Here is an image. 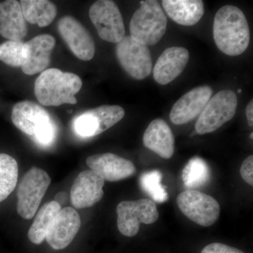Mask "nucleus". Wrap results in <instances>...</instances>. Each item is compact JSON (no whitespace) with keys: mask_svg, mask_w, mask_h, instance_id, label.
Returning a JSON list of instances; mask_svg holds the SVG:
<instances>
[{"mask_svg":"<svg viewBox=\"0 0 253 253\" xmlns=\"http://www.w3.org/2000/svg\"><path fill=\"white\" fill-rule=\"evenodd\" d=\"M167 23L158 1H141L140 7L133 14L129 23L130 37L144 45H154L166 34Z\"/></svg>","mask_w":253,"mask_h":253,"instance_id":"nucleus-3","label":"nucleus"},{"mask_svg":"<svg viewBox=\"0 0 253 253\" xmlns=\"http://www.w3.org/2000/svg\"><path fill=\"white\" fill-rule=\"evenodd\" d=\"M143 143L164 159H169L174 154V134L168 123L161 118L150 123L143 136Z\"/></svg>","mask_w":253,"mask_h":253,"instance_id":"nucleus-20","label":"nucleus"},{"mask_svg":"<svg viewBox=\"0 0 253 253\" xmlns=\"http://www.w3.org/2000/svg\"><path fill=\"white\" fill-rule=\"evenodd\" d=\"M253 133L252 132V133H251V136H250V137H251V139H253Z\"/></svg>","mask_w":253,"mask_h":253,"instance_id":"nucleus-33","label":"nucleus"},{"mask_svg":"<svg viewBox=\"0 0 253 253\" xmlns=\"http://www.w3.org/2000/svg\"><path fill=\"white\" fill-rule=\"evenodd\" d=\"M162 174L158 170H151L141 174L139 182L143 191L151 197L154 202L162 204L168 199V194L161 183Z\"/></svg>","mask_w":253,"mask_h":253,"instance_id":"nucleus-26","label":"nucleus"},{"mask_svg":"<svg viewBox=\"0 0 253 253\" xmlns=\"http://www.w3.org/2000/svg\"><path fill=\"white\" fill-rule=\"evenodd\" d=\"M104 179L97 173L87 169L75 179L71 191V201L76 209L90 208L104 196Z\"/></svg>","mask_w":253,"mask_h":253,"instance_id":"nucleus-13","label":"nucleus"},{"mask_svg":"<svg viewBox=\"0 0 253 253\" xmlns=\"http://www.w3.org/2000/svg\"><path fill=\"white\" fill-rule=\"evenodd\" d=\"M246 117L250 126H253V101L251 100L246 109Z\"/></svg>","mask_w":253,"mask_h":253,"instance_id":"nucleus-31","label":"nucleus"},{"mask_svg":"<svg viewBox=\"0 0 253 253\" xmlns=\"http://www.w3.org/2000/svg\"><path fill=\"white\" fill-rule=\"evenodd\" d=\"M0 61L12 67H21L24 62V43L7 41L0 44Z\"/></svg>","mask_w":253,"mask_h":253,"instance_id":"nucleus-27","label":"nucleus"},{"mask_svg":"<svg viewBox=\"0 0 253 253\" xmlns=\"http://www.w3.org/2000/svg\"><path fill=\"white\" fill-rule=\"evenodd\" d=\"M243 179L251 186L253 185V156H249L243 162L240 169Z\"/></svg>","mask_w":253,"mask_h":253,"instance_id":"nucleus-30","label":"nucleus"},{"mask_svg":"<svg viewBox=\"0 0 253 253\" xmlns=\"http://www.w3.org/2000/svg\"><path fill=\"white\" fill-rule=\"evenodd\" d=\"M11 121L19 130L34 137L52 120L49 113L39 104L31 101H23L13 107Z\"/></svg>","mask_w":253,"mask_h":253,"instance_id":"nucleus-17","label":"nucleus"},{"mask_svg":"<svg viewBox=\"0 0 253 253\" xmlns=\"http://www.w3.org/2000/svg\"><path fill=\"white\" fill-rule=\"evenodd\" d=\"M18 163L9 155L0 154V202L7 199L17 184Z\"/></svg>","mask_w":253,"mask_h":253,"instance_id":"nucleus-25","label":"nucleus"},{"mask_svg":"<svg viewBox=\"0 0 253 253\" xmlns=\"http://www.w3.org/2000/svg\"><path fill=\"white\" fill-rule=\"evenodd\" d=\"M213 37L216 46L224 54L231 56L243 54L251 39L244 13L232 5L220 8L214 16Z\"/></svg>","mask_w":253,"mask_h":253,"instance_id":"nucleus-1","label":"nucleus"},{"mask_svg":"<svg viewBox=\"0 0 253 253\" xmlns=\"http://www.w3.org/2000/svg\"><path fill=\"white\" fill-rule=\"evenodd\" d=\"M211 176V169L201 158H191L183 169V182L188 189H196L206 185Z\"/></svg>","mask_w":253,"mask_h":253,"instance_id":"nucleus-24","label":"nucleus"},{"mask_svg":"<svg viewBox=\"0 0 253 253\" xmlns=\"http://www.w3.org/2000/svg\"><path fill=\"white\" fill-rule=\"evenodd\" d=\"M19 2L25 20L39 27L49 26L57 14L56 5L48 0H21Z\"/></svg>","mask_w":253,"mask_h":253,"instance_id":"nucleus-22","label":"nucleus"},{"mask_svg":"<svg viewBox=\"0 0 253 253\" xmlns=\"http://www.w3.org/2000/svg\"><path fill=\"white\" fill-rule=\"evenodd\" d=\"M56 134V126L54 123L51 121L33 138L38 144L42 146H49L54 141Z\"/></svg>","mask_w":253,"mask_h":253,"instance_id":"nucleus-28","label":"nucleus"},{"mask_svg":"<svg viewBox=\"0 0 253 253\" xmlns=\"http://www.w3.org/2000/svg\"><path fill=\"white\" fill-rule=\"evenodd\" d=\"M125 115L121 106L103 105L78 116L74 121V129L82 137H94L117 124Z\"/></svg>","mask_w":253,"mask_h":253,"instance_id":"nucleus-10","label":"nucleus"},{"mask_svg":"<svg viewBox=\"0 0 253 253\" xmlns=\"http://www.w3.org/2000/svg\"><path fill=\"white\" fill-rule=\"evenodd\" d=\"M81 219L74 208L66 207L61 209L50 226L45 240L54 250L68 247L81 229Z\"/></svg>","mask_w":253,"mask_h":253,"instance_id":"nucleus-12","label":"nucleus"},{"mask_svg":"<svg viewBox=\"0 0 253 253\" xmlns=\"http://www.w3.org/2000/svg\"><path fill=\"white\" fill-rule=\"evenodd\" d=\"M181 212L199 225L211 226L219 219L220 206L217 200L201 191L188 189L176 199Z\"/></svg>","mask_w":253,"mask_h":253,"instance_id":"nucleus-7","label":"nucleus"},{"mask_svg":"<svg viewBox=\"0 0 253 253\" xmlns=\"http://www.w3.org/2000/svg\"><path fill=\"white\" fill-rule=\"evenodd\" d=\"M116 212L118 230L126 237L136 236L141 223L154 224L159 217L156 204L149 199L122 201L118 205Z\"/></svg>","mask_w":253,"mask_h":253,"instance_id":"nucleus-6","label":"nucleus"},{"mask_svg":"<svg viewBox=\"0 0 253 253\" xmlns=\"http://www.w3.org/2000/svg\"><path fill=\"white\" fill-rule=\"evenodd\" d=\"M238 91H239V92L241 93V89H239V90H238Z\"/></svg>","mask_w":253,"mask_h":253,"instance_id":"nucleus-34","label":"nucleus"},{"mask_svg":"<svg viewBox=\"0 0 253 253\" xmlns=\"http://www.w3.org/2000/svg\"><path fill=\"white\" fill-rule=\"evenodd\" d=\"M162 5L168 16L181 26H194L205 12L201 0H163Z\"/></svg>","mask_w":253,"mask_h":253,"instance_id":"nucleus-21","label":"nucleus"},{"mask_svg":"<svg viewBox=\"0 0 253 253\" xmlns=\"http://www.w3.org/2000/svg\"><path fill=\"white\" fill-rule=\"evenodd\" d=\"M201 253H245L241 250L231 247L220 243H213L208 245L201 251Z\"/></svg>","mask_w":253,"mask_h":253,"instance_id":"nucleus-29","label":"nucleus"},{"mask_svg":"<svg viewBox=\"0 0 253 253\" xmlns=\"http://www.w3.org/2000/svg\"><path fill=\"white\" fill-rule=\"evenodd\" d=\"M63 41L78 59L90 61L95 54V43L89 32L73 16H66L58 23Z\"/></svg>","mask_w":253,"mask_h":253,"instance_id":"nucleus-11","label":"nucleus"},{"mask_svg":"<svg viewBox=\"0 0 253 253\" xmlns=\"http://www.w3.org/2000/svg\"><path fill=\"white\" fill-rule=\"evenodd\" d=\"M189 61L188 50L173 46L165 50L154 68V78L158 84L166 85L180 76Z\"/></svg>","mask_w":253,"mask_h":253,"instance_id":"nucleus-18","label":"nucleus"},{"mask_svg":"<svg viewBox=\"0 0 253 253\" xmlns=\"http://www.w3.org/2000/svg\"><path fill=\"white\" fill-rule=\"evenodd\" d=\"M27 33L20 2L16 0L0 2V36L8 41H21Z\"/></svg>","mask_w":253,"mask_h":253,"instance_id":"nucleus-19","label":"nucleus"},{"mask_svg":"<svg viewBox=\"0 0 253 253\" xmlns=\"http://www.w3.org/2000/svg\"><path fill=\"white\" fill-rule=\"evenodd\" d=\"M61 209V206L54 201L41 208L28 230V239L33 244L40 245L45 240L50 226Z\"/></svg>","mask_w":253,"mask_h":253,"instance_id":"nucleus-23","label":"nucleus"},{"mask_svg":"<svg viewBox=\"0 0 253 253\" xmlns=\"http://www.w3.org/2000/svg\"><path fill=\"white\" fill-rule=\"evenodd\" d=\"M68 196L65 192H61L57 194V196L55 198L54 201L58 203L60 206H62L67 202Z\"/></svg>","mask_w":253,"mask_h":253,"instance_id":"nucleus-32","label":"nucleus"},{"mask_svg":"<svg viewBox=\"0 0 253 253\" xmlns=\"http://www.w3.org/2000/svg\"><path fill=\"white\" fill-rule=\"evenodd\" d=\"M86 163L91 170L97 173L104 181L123 180L136 172L134 163L111 153L92 155L86 158Z\"/></svg>","mask_w":253,"mask_h":253,"instance_id":"nucleus-16","label":"nucleus"},{"mask_svg":"<svg viewBox=\"0 0 253 253\" xmlns=\"http://www.w3.org/2000/svg\"><path fill=\"white\" fill-rule=\"evenodd\" d=\"M56 40L50 35H41L24 43V62L21 68L28 76L42 73L51 62Z\"/></svg>","mask_w":253,"mask_h":253,"instance_id":"nucleus-15","label":"nucleus"},{"mask_svg":"<svg viewBox=\"0 0 253 253\" xmlns=\"http://www.w3.org/2000/svg\"><path fill=\"white\" fill-rule=\"evenodd\" d=\"M116 56L121 67L131 78L144 80L152 71V59L147 46L125 36L117 43Z\"/></svg>","mask_w":253,"mask_h":253,"instance_id":"nucleus-9","label":"nucleus"},{"mask_svg":"<svg viewBox=\"0 0 253 253\" xmlns=\"http://www.w3.org/2000/svg\"><path fill=\"white\" fill-rule=\"evenodd\" d=\"M212 93L209 86H198L186 93L173 106L169 114L170 121L176 126L192 121L204 111Z\"/></svg>","mask_w":253,"mask_h":253,"instance_id":"nucleus-14","label":"nucleus"},{"mask_svg":"<svg viewBox=\"0 0 253 253\" xmlns=\"http://www.w3.org/2000/svg\"><path fill=\"white\" fill-rule=\"evenodd\" d=\"M82 85L83 82L77 75L49 68L41 73L35 82V95L43 106L76 104V95L81 90Z\"/></svg>","mask_w":253,"mask_h":253,"instance_id":"nucleus-2","label":"nucleus"},{"mask_svg":"<svg viewBox=\"0 0 253 253\" xmlns=\"http://www.w3.org/2000/svg\"><path fill=\"white\" fill-rule=\"evenodd\" d=\"M237 106V96L234 91H219L209 100L200 114L195 126L196 133L205 134L217 130L234 118Z\"/></svg>","mask_w":253,"mask_h":253,"instance_id":"nucleus-5","label":"nucleus"},{"mask_svg":"<svg viewBox=\"0 0 253 253\" xmlns=\"http://www.w3.org/2000/svg\"><path fill=\"white\" fill-rule=\"evenodd\" d=\"M89 16L103 41L117 44L124 38L126 28L122 15L114 1H96L89 9Z\"/></svg>","mask_w":253,"mask_h":253,"instance_id":"nucleus-8","label":"nucleus"},{"mask_svg":"<svg viewBox=\"0 0 253 253\" xmlns=\"http://www.w3.org/2000/svg\"><path fill=\"white\" fill-rule=\"evenodd\" d=\"M51 184V178L44 169L32 168L20 181L17 191V212L25 219H31Z\"/></svg>","mask_w":253,"mask_h":253,"instance_id":"nucleus-4","label":"nucleus"}]
</instances>
